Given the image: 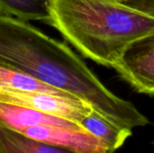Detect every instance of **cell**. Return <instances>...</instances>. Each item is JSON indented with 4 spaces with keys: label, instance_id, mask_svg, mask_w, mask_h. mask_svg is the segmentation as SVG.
Listing matches in <instances>:
<instances>
[{
    "label": "cell",
    "instance_id": "6da1fadb",
    "mask_svg": "<svg viewBox=\"0 0 154 153\" xmlns=\"http://www.w3.org/2000/svg\"><path fill=\"white\" fill-rule=\"evenodd\" d=\"M0 62L86 102L119 125L133 130L150 124L133 103L112 93L65 42L28 22L0 14Z\"/></svg>",
    "mask_w": 154,
    "mask_h": 153
},
{
    "label": "cell",
    "instance_id": "7a4b0ae2",
    "mask_svg": "<svg viewBox=\"0 0 154 153\" xmlns=\"http://www.w3.org/2000/svg\"><path fill=\"white\" fill-rule=\"evenodd\" d=\"M83 56L115 66L133 41L154 32V15L116 0H51V21Z\"/></svg>",
    "mask_w": 154,
    "mask_h": 153
},
{
    "label": "cell",
    "instance_id": "3957f363",
    "mask_svg": "<svg viewBox=\"0 0 154 153\" xmlns=\"http://www.w3.org/2000/svg\"><path fill=\"white\" fill-rule=\"evenodd\" d=\"M113 69L136 92L154 96V32L127 46Z\"/></svg>",
    "mask_w": 154,
    "mask_h": 153
},
{
    "label": "cell",
    "instance_id": "277c9868",
    "mask_svg": "<svg viewBox=\"0 0 154 153\" xmlns=\"http://www.w3.org/2000/svg\"><path fill=\"white\" fill-rule=\"evenodd\" d=\"M0 102L38 110L79 124L92 110L89 105L79 98L38 91H3L0 92Z\"/></svg>",
    "mask_w": 154,
    "mask_h": 153
},
{
    "label": "cell",
    "instance_id": "5b68a950",
    "mask_svg": "<svg viewBox=\"0 0 154 153\" xmlns=\"http://www.w3.org/2000/svg\"><path fill=\"white\" fill-rule=\"evenodd\" d=\"M21 133L30 138L78 152L106 153L110 151L99 139L86 131L42 125L27 128Z\"/></svg>",
    "mask_w": 154,
    "mask_h": 153
},
{
    "label": "cell",
    "instance_id": "8992f818",
    "mask_svg": "<svg viewBox=\"0 0 154 153\" xmlns=\"http://www.w3.org/2000/svg\"><path fill=\"white\" fill-rule=\"evenodd\" d=\"M0 124L19 133H22L30 127L42 125L59 126L73 130L86 131L75 122L51 115L38 110L2 102H0Z\"/></svg>",
    "mask_w": 154,
    "mask_h": 153
},
{
    "label": "cell",
    "instance_id": "52a82bcc",
    "mask_svg": "<svg viewBox=\"0 0 154 153\" xmlns=\"http://www.w3.org/2000/svg\"><path fill=\"white\" fill-rule=\"evenodd\" d=\"M79 124L87 132L99 139L107 150L113 152L120 149L133 135L132 129L108 120L93 109L79 122Z\"/></svg>",
    "mask_w": 154,
    "mask_h": 153
},
{
    "label": "cell",
    "instance_id": "ba28073f",
    "mask_svg": "<svg viewBox=\"0 0 154 153\" xmlns=\"http://www.w3.org/2000/svg\"><path fill=\"white\" fill-rule=\"evenodd\" d=\"M0 153H81L66 148L51 145L0 124ZM106 153H114L107 151Z\"/></svg>",
    "mask_w": 154,
    "mask_h": 153
},
{
    "label": "cell",
    "instance_id": "9c48e42d",
    "mask_svg": "<svg viewBox=\"0 0 154 153\" xmlns=\"http://www.w3.org/2000/svg\"><path fill=\"white\" fill-rule=\"evenodd\" d=\"M13 90L38 91L75 97L51 86H48L13 67L0 62V92Z\"/></svg>",
    "mask_w": 154,
    "mask_h": 153
},
{
    "label": "cell",
    "instance_id": "30bf717a",
    "mask_svg": "<svg viewBox=\"0 0 154 153\" xmlns=\"http://www.w3.org/2000/svg\"><path fill=\"white\" fill-rule=\"evenodd\" d=\"M0 14L25 22L51 21V0H0Z\"/></svg>",
    "mask_w": 154,
    "mask_h": 153
},
{
    "label": "cell",
    "instance_id": "8fae6325",
    "mask_svg": "<svg viewBox=\"0 0 154 153\" xmlns=\"http://www.w3.org/2000/svg\"><path fill=\"white\" fill-rule=\"evenodd\" d=\"M154 15V0H116Z\"/></svg>",
    "mask_w": 154,
    "mask_h": 153
}]
</instances>
